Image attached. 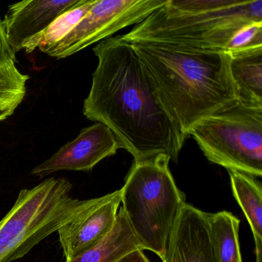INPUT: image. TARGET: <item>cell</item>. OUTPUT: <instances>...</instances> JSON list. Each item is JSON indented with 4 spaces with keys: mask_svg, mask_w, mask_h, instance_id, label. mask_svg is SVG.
I'll use <instances>...</instances> for the list:
<instances>
[{
    "mask_svg": "<svg viewBox=\"0 0 262 262\" xmlns=\"http://www.w3.org/2000/svg\"><path fill=\"white\" fill-rule=\"evenodd\" d=\"M262 47V23H252L241 29L230 41L227 52L236 53Z\"/></svg>",
    "mask_w": 262,
    "mask_h": 262,
    "instance_id": "cell-18",
    "label": "cell"
},
{
    "mask_svg": "<svg viewBox=\"0 0 262 262\" xmlns=\"http://www.w3.org/2000/svg\"><path fill=\"white\" fill-rule=\"evenodd\" d=\"M16 53L9 44L3 21L0 19V67L16 64Z\"/></svg>",
    "mask_w": 262,
    "mask_h": 262,
    "instance_id": "cell-19",
    "label": "cell"
},
{
    "mask_svg": "<svg viewBox=\"0 0 262 262\" xmlns=\"http://www.w3.org/2000/svg\"><path fill=\"white\" fill-rule=\"evenodd\" d=\"M169 157L134 162L121 191V209L142 250L163 259L185 195L169 169Z\"/></svg>",
    "mask_w": 262,
    "mask_h": 262,
    "instance_id": "cell-4",
    "label": "cell"
},
{
    "mask_svg": "<svg viewBox=\"0 0 262 262\" xmlns=\"http://www.w3.org/2000/svg\"><path fill=\"white\" fill-rule=\"evenodd\" d=\"M205 157L228 171L262 176V105L238 99L190 131Z\"/></svg>",
    "mask_w": 262,
    "mask_h": 262,
    "instance_id": "cell-6",
    "label": "cell"
},
{
    "mask_svg": "<svg viewBox=\"0 0 262 262\" xmlns=\"http://www.w3.org/2000/svg\"><path fill=\"white\" fill-rule=\"evenodd\" d=\"M252 23H262V0H167L120 36L128 42L227 52L233 36Z\"/></svg>",
    "mask_w": 262,
    "mask_h": 262,
    "instance_id": "cell-3",
    "label": "cell"
},
{
    "mask_svg": "<svg viewBox=\"0 0 262 262\" xmlns=\"http://www.w3.org/2000/svg\"><path fill=\"white\" fill-rule=\"evenodd\" d=\"M116 262H151L144 254L143 250L136 249L122 256Z\"/></svg>",
    "mask_w": 262,
    "mask_h": 262,
    "instance_id": "cell-20",
    "label": "cell"
},
{
    "mask_svg": "<svg viewBox=\"0 0 262 262\" xmlns=\"http://www.w3.org/2000/svg\"><path fill=\"white\" fill-rule=\"evenodd\" d=\"M98 66L83 114L114 133L134 162L158 156L177 162L186 138L161 100L133 45L120 36L93 49Z\"/></svg>",
    "mask_w": 262,
    "mask_h": 262,
    "instance_id": "cell-1",
    "label": "cell"
},
{
    "mask_svg": "<svg viewBox=\"0 0 262 262\" xmlns=\"http://www.w3.org/2000/svg\"><path fill=\"white\" fill-rule=\"evenodd\" d=\"M163 262H217L208 213L185 204L174 225Z\"/></svg>",
    "mask_w": 262,
    "mask_h": 262,
    "instance_id": "cell-11",
    "label": "cell"
},
{
    "mask_svg": "<svg viewBox=\"0 0 262 262\" xmlns=\"http://www.w3.org/2000/svg\"><path fill=\"white\" fill-rule=\"evenodd\" d=\"M185 137L199 121L238 100L226 51L129 42Z\"/></svg>",
    "mask_w": 262,
    "mask_h": 262,
    "instance_id": "cell-2",
    "label": "cell"
},
{
    "mask_svg": "<svg viewBox=\"0 0 262 262\" xmlns=\"http://www.w3.org/2000/svg\"><path fill=\"white\" fill-rule=\"evenodd\" d=\"M136 249H142L140 244L120 209L110 232L99 243L70 262H116L122 256Z\"/></svg>",
    "mask_w": 262,
    "mask_h": 262,
    "instance_id": "cell-12",
    "label": "cell"
},
{
    "mask_svg": "<svg viewBox=\"0 0 262 262\" xmlns=\"http://www.w3.org/2000/svg\"><path fill=\"white\" fill-rule=\"evenodd\" d=\"M256 262H262V247H255Z\"/></svg>",
    "mask_w": 262,
    "mask_h": 262,
    "instance_id": "cell-21",
    "label": "cell"
},
{
    "mask_svg": "<svg viewBox=\"0 0 262 262\" xmlns=\"http://www.w3.org/2000/svg\"><path fill=\"white\" fill-rule=\"evenodd\" d=\"M233 195L245 214L255 247H262V187L254 176L237 171H228Z\"/></svg>",
    "mask_w": 262,
    "mask_h": 262,
    "instance_id": "cell-14",
    "label": "cell"
},
{
    "mask_svg": "<svg viewBox=\"0 0 262 262\" xmlns=\"http://www.w3.org/2000/svg\"><path fill=\"white\" fill-rule=\"evenodd\" d=\"M211 242L217 262H242L239 244L240 220L227 211L208 213Z\"/></svg>",
    "mask_w": 262,
    "mask_h": 262,
    "instance_id": "cell-15",
    "label": "cell"
},
{
    "mask_svg": "<svg viewBox=\"0 0 262 262\" xmlns=\"http://www.w3.org/2000/svg\"><path fill=\"white\" fill-rule=\"evenodd\" d=\"M229 53L239 99L262 105V47Z\"/></svg>",
    "mask_w": 262,
    "mask_h": 262,
    "instance_id": "cell-13",
    "label": "cell"
},
{
    "mask_svg": "<svg viewBox=\"0 0 262 262\" xmlns=\"http://www.w3.org/2000/svg\"><path fill=\"white\" fill-rule=\"evenodd\" d=\"M96 0H81L76 7L57 18L47 30L32 39L24 47L27 53L36 48L47 54V52L68 35L88 14Z\"/></svg>",
    "mask_w": 262,
    "mask_h": 262,
    "instance_id": "cell-16",
    "label": "cell"
},
{
    "mask_svg": "<svg viewBox=\"0 0 262 262\" xmlns=\"http://www.w3.org/2000/svg\"><path fill=\"white\" fill-rule=\"evenodd\" d=\"M72 188L68 179L53 177L19 191L0 221V262L24 257L73 219L83 200L72 197Z\"/></svg>",
    "mask_w": 262,
    "mask_h": 262,
    "instance_id": "cell-5",
    "label": "cell"
},
{
    "mask_svg": "<svg viewBox=\"0 0 262 262\" xmlns=\"http://www.w3.org/2000/svg\"><path fill=\"white\" fill-rule=\"evenodd\" d=\"M81 0H31L9 6L3 21L7 40L15 53Z\"/></svg>",
    "mask_w": 262,
    "mask_h": 262,
    "instance_id": "cell-10",
    "label": "cell"
},
{
    "mask_svg": "<svg viewBox=\"0 0 262 262\" xmlns=\"http://www.w3.org/2000/svg\"><path fill=\"white\" fill-rule=\"evenodd\" d=\"M121 205V191L83 200L70 222L58 229L65 262H70L99 243L114 226Z\"/></svg>",
    "mask_w": 262,
    "mask_h": 262,
    "instance_id": "cell-8",
    "label": "cell"
},
{
    "mask_svg": "<svg viewBox=\"0 0 262 262\" xmlns=\"http://www.w3.org/2000/svg\"><path fill=\"white\" fill-rule=\"evenodd\" d=\"M29 78L16 64L0 67V122L11 116L24 100Z\"/></svg>",
    "mask_w": 262,
    "mask_h": 262,
    "instance_id": "cell-17",
    "label": "cell"
},
{
    "mask_svg": "<svg viewBox=\"0 0 262 262\" xmlns=\"http://www.w3.org/2000/svg\"><path fill=\"white\" fill-rule=\"evenodd\" d=\"M167 0H96L88 14L47 54L56 59L73 56L102 42L125 27L137 25Z\"/></svg>",
    "mask_w": 262,
    "mask_h": 262,
    "instance_id": "cell-7",
    "label": "cell"
},
{
    "mask_svg": "<svg viewBox=\"0 0 262 262\" xmlns=\"http://www.w3.org/2000/svg\"><path fill=\"white\" fill-rule=\"evenodd\" d=\"M122 148L108 127L97 122L83 128L77 137L67 142L45 162L32 170L39 179L59 171H89L105 158Z\"/></svg>",
    "mask_w": 262,
    "mask_h": 262,
    "instance_id": "cell-9",
    "label": "cell"
}]
</instances>
